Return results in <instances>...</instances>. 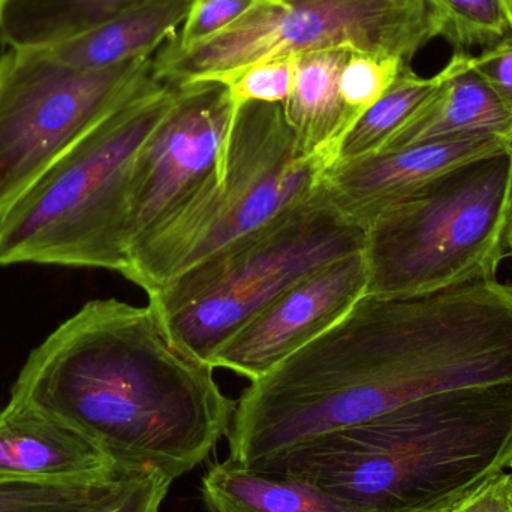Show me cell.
Segmentation results:
<instances>
[{"label": "cell", "instance_id": "1", "mask_svg": "<svg viewBox=\"0 0 512 512\" xmlns=\"http://www.w3.org/2000/svg\"><path fill=\"white\" fill-rule=\"evenodd\" d=\"M512 381V285L498 276L355 306L236 402L228 459L256 468L295 445L421 397Z\"/></svg>", "mask_w": 512, "mask_h": 512}, {"label": "cell", "instance_id": "2", "mask_svg": "<svg viewBox=\"0 0 512 512\" xmlns=\"http://www.w3.org/2000/svg\"><path fill=\"white\" fill-rule=\"evenodd\" d=\"M180 351L153 307L92 300L21 369L11 399L78 430L128 472L179 480L230 432L236 402Z\"/></svg>", "mask_w": 512, "mask_h": 512}, {"label": "cell", "instance_id": "3", "mask_svg": "<svg viewBox=\"0 0 512 512\" xmlns=\"http://www.w3.org/2000/svg\"><path fill=\"white\" fill-rule=\"evenodd\" d=\"M511 466L512 381L421 397L252 471L307 481L358 512H451Z\"/></svg>", "mask_w": 512, "mask_h": 512}, {"label": "cell", "instance_id": "4", "mask_svg": "<svg viewBox=\"0 0 512 512\" xmlns=\"http://www.w3.org/2000/svg\"><path fill=\"white\" fill-rule=\"evenodd\" d=\"M177 90L153 75L60 156L0 222V265L104 268L123 276L135 164Z\"/></svg>", "mask_w": 512, "mask_h": 512}, {"label": "cell", "instance_id": "5", "mask_svg": "<svg viewBox=\"0 0 512 512\" xmlns=\"http://www.w3.org/2000/svg\"><path fill=\"white\" fill-rule=\"evenodd\" d=\"M328 168L300 149L283 104L239 105L222 182L132 249L123 276L153 294L291 215L315 195Z\"/></svg>", "mask_w": 512, "mask_h": 512}, {"label": "cell", "instance_id": "6", "mask_svg": "<svg viewBox=\"0 0 512 512\" xmlns=\"http://www.w3.org/2000/svg\"><path fill=\"white\" fill-rule=\"evenodd\" d=\"M366 231L337 213L321 189L282 221L183 271L149 295L171 342L213 357L259 312L313 271L364 251Z\"/></svg>", "mask_w": 512, "mask_h": 512}, {"label": "cell", "instance_id": "7", "mask_svg": "<svg viewBox=\"0 0 512 512\" xmlns=\"http://www.w3.org/2000/svg\"><path fill=\"white\" fill-rule=\"evenodd\" d=\"M512 147L424 183L366 228V294L408 295L496 276L507 255Z\"/></svg>", "mask_w": 512, "mask_h": 512}, {"label": "cell", "instance_id": "8", "mask_svg": "<svg viewBox=\"0 0 512 512\" xmlns=\"http://www.w3.org/2000/svg\"><path fill=\"white\" fill-rule=\"evenodd\" d=\"M435 36L429 0H258L218 35L153 62L162 83L218 80L259 60L349 50L411 63Z\"/></svg>", "mask_w": 512, "mask_h": 512}, {"label": "cell", "instance_id": "9", "mask_svg": "<svg viewBox=\"0 0 512 512\" xmlns=\"http://www.w3.org/2000/svg\"><path fill=\"white\" fill-rule=\"evenodd\" d=\"M152 56L78 69L41 50L0 56V222L87 132L153 77Z\"/></svg>", "mask_w": 512, "mask_h": 512}, {"label": "cell", "instance_id": "10", "mask_svg": "<svg viewBox=\"0 0 512 512\" xmlns=\"http://www.w3.org/2000/svg\"><path fill=\"white\" fill-rule=\"evenodd\" d=\"M236 110L224 81L179 86L173 105L135 164L128 256L198 195L222 182Z\"/></svg>", "mask_w": 512, "mask_h": 512}, {"label": "cell", "instance_id": "11", "mask_svg": "<svg viewBox=\"0 0 512 512\" xmlns=\"http://www.w3.org/2000/svg\"><path fill=\"white\" fill-rule=\"evenodd\" d=\"M363 252L330 262L259 312L213 357V369H227L254 382L336 325L366 294Z\"/></svg>", "mask_w": 512, "mask_h": 512}, {"label": "cell", "instance_id": "12", "mask_svg": "<svg viewBox=\"0 0 512 512\" xmlns=\"http://www.w3.org/2000/svg\"><path fill=\"white\" fill-rule=\"evenodd\" d=\"M511 147L510 141L496 135H468L387 150L333 165L319 189L337 213L366 231L382 213L439 174Z\"/></svg>", "mask_w": 512, "mask_h": 512}, {"label": "cell", "instance_id": "13", "mask_svg": "<svg viewBox=\"0 0 512 512\" xmlns=\"http://www.w3.org/2000/svg\"><path fill=\"white\" fill-rule=\"evenodd\" d=\"M132 474L78 430L27 403L0 411V477L75 484Z\"/></svg>", "mask_w": 512, "mask_h": 512}, {"label": "cell", "instance_id": "14", "mask_svg": "<svg viewBox=\"0 0 512 512\" xmlns=\"http://www.w3.org/2000/svg\"><path fill=\"white\" fill-rule=\"evenodd\" d=\"M472 60L468 51H454L439 71L441 84L435 95L384 152L468 135H496L512 143V114L475 71Z\"/></svg>", "mask_w": 512, "mask_h": 512}, {"label": "cell", "instance_id": "15", "mask_svg": "<svg viewBox=\"0 0 512 512\" xmlns=\"http://www.w3.org/2000/svg\"><path fill=\"white\" fill-rule=\"evenodd\" d=\"M348 54L349 50L298 54L294 83L283 104L300 149L307 156L327 162L330 168L352 128L340 98V72Z\"/></svg>", "mask_w": 512, "mask_h": 512}, {"label": "cell", "instance_id": "16", "mask_svg": "<svg viewBox=\"0 0 512 512\" xmlns=\"http://www.w3.org/2000/svg\"><path fill=\"white\" fill-rule=\"evenodd\" d=\"M192 5L194 0H149L98 29L41 51L78 69L110 68L152 56L156 48L176 36Z\"/></svg>", "mask_w": 512, "mask_h": 512}, {"label": "cell", "instance_id": "17", "mask_svg": "<svg viewBox=\"0 0 512 512\" xmlns=\"http://www.w3.org/2000/svg\"><path fill=\"white\" fill-rule=\"evenodd\" d=\"M201 498L209 512H358L307 481L252 471L230 459L207 469Z\"/></svg>", "mask_w": 512, "mask_h": 512}, {"label": "cell", "instance_id": "18", "mask_svg": "<svg viewBox=\"0 0 512 512\" xmlns=\"http://www.w3.org/2000/svg\"><path fill=\"white\" fill-rule=\"evenodd\" d=\"M149 0H0V45L44 50L110 23Z\"/></svg>", "mask_w": 512, "mask_h": 512}, {"label": "cell", "instance_id": "19", "mask_svg": "<svg viewBox=\"0 0 512 512\" xmlns=\"http://www.w3.org/2000/svg\"><path fill=\"white\" fill-rule=\"evenodd\" d=\"M441 84V74L421 77L406 65L393 86L369 108L343 138L337 164L358 161L384 152L390 141L420 113Z\"/></svg>", "mask_w": 512, "mask_h": 512}, {"label": "cell", "instance_id": "20", "mask_svg": "<svg viewBox=\"0 0 512 512\" xmlns=\"http://www.w3.org/2000/svg\"><path fill=\"white\" fill-rule=\"evenodd\" d=\"M129 475L75 484L0 477V512H84L101 504Z\"/></svg>", "mask_w": 512, "mask_h": 512}, {"label": "cell", "instance_id": "21", "mask_svg": "<svg viewBox=\"0 0 512 512\" xmlns=\"http://www.w3.org/2000/svg\"><path fill=\"white\" fill-rule=\"evenodd\" d=\"M433 30L456 50L490 47L511 33L502 0H429Z\"/></svg>", "mask_w": 512, "mask_h": 512}, {"label": "cell", "instance_id": "22", "mask_svg": "<svg viewBox=\"0 0 512 512\" xmlns=\"http://www.w3.org/2000/svg\"><path fill=\"white\" fill-rule=\"evenodd\" d=\"M406 65L411 63L396 57L349 51L340 72V98L352 126L387 93Z\"/></svg>", "mask_w": 512, "mask_h": 512}, {"label": "cell", "instance_id": "23", "mask_svg": "<svg viewBox=\"0 0 512 512\" xmlns=\"http://www.w3.org/2000/svg\"><path fill=\"white\" fill-rule=\"evenodd\" d=\"M295 65L297 56L271 57L218 80L227 84L236 107L246 102L285 104L294 83Z\"/></svg>", "mask_w": 512, "mask_h": 512}, {"label": "cell", "instance_id": "24", "mask_svg": "<svg viewBox=\"0 0 512 512\" xmlns=\"http://www.w3.org/2000/svg\"><path fill=\"white\" fill-rule=\"evenodd\" d=\"M258 0H194L180 35L167 42L171 50L200 44L242 18Z\"/></svg>", "mask_w": 512, "mask_h": 512}, {"label": "cell", "instance_id": "25", "mask_svg": "<svg viewBox=\"0 0 512 512\" xmlns=\"http://www.w3.org/2000/svg\"><path fill=\"white\" fill-rule=\"evenodd\" d=\"M173 481L155 472H135L101 504L84 512H159Z\"/></svg>", "mask_w": 512, "mask_h": 512}, {"label": "cell", "instance_id": "26", "mask_svg": "<svg viewBox=\"0 0 512 512\" xmlns=\"http://www.w3.org/2000/svg\"><path fill=\"white\" fill-rule=\"evenodd\" d=\"M475 71L512 114V32L474 56Z\"/></svg>", "mask_w": 512, "mask_h": 512}, {"label": "cell", "instance_id": "27", "mask_svg": "<svg viewBox=\"0 0 512 512\" xmlns=\"http://www.w3.org/2000/svg\"><path fill=\"white\" fill-rule=\"evenodd\" d=\"M451 512H512L511 472H501Z\"/></svg>", "mask_w": 512, "mask_h": 512}, {"label": "cell", "instance_id": "28", "mask_svg": "<svg viewBox=\"0 0 512 512\" xmlns=\"http://www.w3.org/2000/svg\"><path fill=\"white\" fill-rule=\"evenodd\" d=\"M505 248H507V254L512 256V188L510 207H508L507 228H505Z\"/></svg>", "mask_w": 512, "mask_h": 512}, {"label": "cell", "instance_id": "29", "mask_svg": "<svg viewBox=\"0 0 512 512\" xmlns=\"http://www.w3.org/2000/svg\"><path fill=\"white\" fill-rule=\"evenodd\" d=\"M502 3H504L505 11H507L508 20H510L512 30V0H502Z\"/></svg>", "mask_w": 512, "mask_h": 512}, {"label": "cell", "instance_id": "30", "mask_svg": "<svg viewBox=\"0 0 512 512\" xmlns=\"http://www.w3.org/2000/svg\"><path fill=\"white\" fill-rule=\"evenodd\" d=\"M508 471H510V472H511V474H512V466H511V468H510V469H508Z\"/></svg>", "mask_w": 512, "mask_h": 512}]
</instances>
